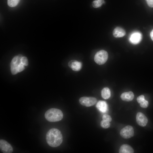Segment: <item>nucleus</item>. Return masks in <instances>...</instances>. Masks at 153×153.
Returning <instances> with one entry per match:
<instances>
[{
  "mask_svg": "<svg viewBox=\"0 0 153 153\" xmlns=\"http://www.w3.org/2000/svg\"><path fill=\"white\" fill-rule=\"evenodd\" d=\"M46 139L48 145L53 147L59 146L63 141V136L61 131L56 128H52L48 131Z\"/></svg>",
  "mask_w": 153,
  "mask_h": 153,
  "instance_id": "f257e3e1",
  "label": "nucleus"
},
{
  "mask_svg": "<svg viewBox=\"0 0 153 153\" xmlns=\"http://www.w3.org/2000/svg\"><path fill=\"white\" fill-rule=\"evenodd\" d=\"M46 119L50 122L60 121L63 117V114L60 109L56 108H51L47 110L44 114Z\"/></svg>",
  "mask_w": 153,
  "mask_h": 153,
  "instance_id": "f03ea898",
  "label": "nucleus"
},
{
  "mask_svg": "<svg viewBox=\"0 0 153 153\" xmlns=\"http://www.w3.org/2000/svg\"><path fill=\"white\" fill-rule=\"evenodd\" d=\"M108 57L107 52L104 50L97 52L95 54L94 60L98 64L101 65L104 64L107 61Z\"/></svg>",
  "mask_w": 153,
  "mask_h": 153,
  "instance_id": "7ed1b4c3",
  "label": "nucleus"
},
{
  "mask_svg": "<svg viewBox=\"0 0 153 153\" xmlns=\"http://www.w3.org/2000/svg\"><path fill=\"white\" fill-rule=\"evenodd\" d=\"M120 134L124 138H130L134 135L133 128L131 126H127L121 129L120 132Z\"/></svg>",
  "mask_w": 153,
  "mask_h": 153,
  "instance_id": "20e7f679",
  "label": "nucleus"
},
{
  "mask_svg": "<svg viewBox=\"0 0 153 153\" xmlns=\"http://www.w3.org/2000/svg\"><path fill=\"white\" fill-rule=\"evenodd\" d=\"M96 102V99L93 97H83L79 99V102L81 105L87 107L94 105Z\"/></svg>",
  "mask_w": 153,
  "mask_h": 153,
  "instance_id": "39448f33",
  "label": "nucleus"
},
{
  "mask_svg": "<svg viewBox=\"0 0 153 153\" xmlns=\"http://www.w3.org/2000/svg\"><path fill=\"white\" fill-rule=\"evenodd\" d=\"M0 148L1 151L4 153H11L13 151L11 144L4 139L0 140Z\"/></svg>",
  "mask_w": 153,
  "mask_h": 153,
  "instance_id": "423d86ee",
  "label": "nucleus"
},
{
  "mask_svg": "<svg viewBox=\"0 0 153 153\" xmlns=\"http://www.w3.org/2000/svg\"><path fill=\"white\" fill-rule=\"evenodd\" d=\"M142 39V35L140 32L136 31L132 33L130 35L129 41L133 44H137L139 43Z\"/></svg>",
  "mask_w": 153,
  "mask_h": 153,
  "instance_id": "0eeeda50",
  "label": "nucleus"
},
{
  "mask_svg": "<svg viewBox=\"0 0 153 153\" xmlns=\"http://www.w3.org/2000/svg\"><path fill=\"white\" fill-rule=\"evenodd\" d=\"M136 121L139 125L142 127H144L148 123V119L143 113L141 112H139L136 115Z\"/></svg>",
  "mask_w": 153,
  "mask_h": 153,
  "instance_id": "6e6552de",
  "label": "nucleus"
},
{
  "mask_svg": "<svg viewBox=\"0 0 153 153\" xmlns=\"http://www.w3.org/2000/svg\"><path fill=\"white\" fill-rule=\"evenodd\" d=\"M69 67L75 71H78L81 69L82 64L81 62L76 60H73L70 61L68 63Z\"/></svg>",
  "mask_w": 153,
  "mask_h": 153,
  "instance_id": "1a4fd4ad",
  "label": "nucleus"
},
{
  "mask_svg": "<svg viewBox=\"0 0 153 153\" xmlns=\"http://www.w3.org/2000/svg\"><path fill=\"white\" fill-rule=\"evenodd\" d=\"M120 97L121 99L124 101H130L133 100L134 97V94L131 91L125 92L122 93Z\"/></svg>",
  "mask_w": 153,
  "mask_h": 153,
  "instance_id": "9d476101",
  "label": "nucleus"
},
{
  "mask_svg": "<svg viewBox=\"0 0 153 153\" xmlns=\"http://www.w3.org/2000/svg\"><path fill=\"white\" fill-rule=\"evenodd\" d=\"M126 34V32L123 28L119 27H116L113 31V36L116 38L122 37Z\"/></svg>",
  "mask_w": 153,
  "mask_h": 153,
  "instance_id": "9b49d317",
  "label": "nucleus"
},
{
  "mask_svg": "<svg viewBox=\"0 0 153 153\" xmlns=\"http://www.w3.org/2000/svg\"><path fill=\"white\" fill-rule=\"evenodd\" d=\"M134 150L133 148L130 145L127 144L122 145L120 148V153H133Z\"/></svg>",
  "mask_w": 153,
  "mask_h": 153,
  "instance_id": "f8f14e48",
  "label": "nucleus"
},
{
  "mask_svg": "<svg viewBox=\"0 0 153 153\" xmlns=\"http://www.w3.org/2000/svg\"><path fill=\"white\" fill-rule=\"evenodd\" d=\"M97 108L101 112H106L107 109V105L105 101H99L96 105Z\"/></svg>",
  "mask_w": 153,
  "mask_h": 153,
  "instance_id": "ddd939ff",
  "label": "nucleus"
},
{
  "mask_svg": "<svg viewBox=\"0 0 153 153\" xmlns=\"http://www.w3.org/2000/svg\"><path fill=\"white\" fill-rule=\"evenodd\" d=\"M101 95L102 97L104 99H109L110 96V91L109 88L105 87L101 91Z\"/></svg>",
  "mask_w": 153,
  "mask_h": 153,
  "instance_id": "4468645a",
  "label": "nucleus"
},
{
  "mask_svg": "<svg viewBox=\"0 0 153 153\" xmlns=\"http://www.w3.org/2000/svg\"><path fill=\"white\" fill-rule=\"evenodd\" d=\"M104 3V0H95L93 1L92 5L94 8H98L101 7Z\"/></svg>",
  "mask_w": 153,
  "mask_h": 153,
  "instance_id": "2eb2a0df",
  "label": "nucleus"
},
{
  "mask_svg": "<svg viewBox=\"0 0 153 153\" xmlns=\"http://www.w3.org/2000/svg\"><path fill=\"white\" fill-rule=\"evenodd\" d=\"M20 1V0H8L7 4L10 7H15L18 4Z\"/></svg>",
  "mask_w": 153,
  "mask_h": 153,
  "instance_id": "dca6fc26",
  "label": "nucleus"
},
{
  "mask_svg": "<svg viewBox=\"0 0 153 153\" xmlns=\"http://www.w3.org/2000/svg\"><path fill=\"white\" fill-rule=\"evenodd\" d=\"M18 64L17 63L11 67V71L12 74L15 75L18 72Z\"/></svg>",
  "mask_w": 153,
  "mask_h": 153,
  "instance_id": "f3484780",
  "label": "nucleus"
},
{
  "mask_svg": "<svg viewBox=\"0 0 153 153\" xmlns=\"http://www.w3.org/2000/svg\"><path fill=\"white\" fill-rule=\"evenodd\" d=\"M101 127L104 128H107L110 126V122L107 121L102 120L101 122Z\"/></svg>",
  "mask_w": 153,
  "mask_h": 153,
  "instance_id": "a211bd4d",
  "label": "nucleus"
},
{
  "mask_svg": "<svg viewBox=\"0 0 153 153\" xmlns=\"http://www.w3.org/2000/svg\"><path fill=\"white\" fill-rule=\"evenodd\" d=\"M148 101L144 100L140 103V106L142 108H146L148 105Z\"/></svg>",
  "mask_w": 153,
  "mask_h": 153,
  "instance_id": "6ab92c4d",
  "label": "nucleus"
},
{
  "mask_svg": "<svg viewBox=\"0 0 153 153\" xmlns=\"http://www.w3.org/2000/svg\"><path fill=\"white\" fill-rule=\"evenodd\" d=\"M21 62L24 65L27 66L28 65V61L27 57H23L21 59Z\"/></svg>",
  "mask_w": 153,
  "mask_h": 153,
  "instance_id": "aec40b11",
  "label": "nucleus"
},
{
  "mask_svg": "<svg viewBox=\"0 0 153 153\" xmlns=\"http://www.w3.org/2000/svg\"><path fill=\"white\" fill-rule=\"evenodd\" d=\"M102 118L103 120H106L110 122L112 120L111 117L109 115L107 114H105L103 115Z\"/></svg>",
  "mask_w": 153,
  "mask_h": 153,
  "instance_id": "412c9836",
  "label": "nucleus"
},
{
  "mask_svg": "<svg viewBox=\"0 0 153 153\" xmlns=\"http://www.w3.org/2000/svg\"><path fill=\"white\" fill-rule=\"evenodd\" d=\"M145 99L143 95H141L137 97V102L138 103L140 104Z\"/></svg>",
  "mask_w": 153,
  "mask_h": 153,
  "instance_id": "4be33fe9",
  "label": "nucleus"
},
{
  "mask_svg": "<svg viewBox=\"0 0 153 153\" xmlns=\"http://www.w3.org/2000/svg\"><path fill=\"white\" fill-rule=\"evenodd\" d=\"M18 56H15L12 59L10 64V67L12 65L16 64L18 61Z\"/></svg>",
  "mask_w": 153,
  "mask_h": 153,
  "instance_id": "5701e85b",
  "label": "nucleus"
},
{
  "mask_svg": "<svg viewBox=\"0 0 153 153\" xmlns=\"http://www.w3.org/2000/svg\"><path fill=\"white\" fill-rule=\"evenodd\" d=\"M21 63L18 65V72L23 71L25 67Z\"/></svg>",
  "mask_w": 153,
  "mask_h": 153,
  "instance_id": "b1692460",
  "label": "nucleus"
},
{
  "mask_svg": "<svg viewBox=\"0 0 153 153\" xmlns=\"http://www.w3.org/2000/svg\"><path fill=\"white\" fill-rule=\"evenodd\" d=\"M148 6L150 7H153V0H145Z\"/></svg>",
  "mask_w": 153,
  "mask_h": 153,
  "instance_id": "393cba45",
  "label": "nucleus"
},
{
  "mask_svg": "<svg viewBox=\"0 0 153 153\" xmlns=\"http://www.w3.org/2000/svg\"><path fill=\"white\" fill-rule=\"evenodd\" d=\"M150 36L151 39L153 41V29L150 32Z\"/></svg>",
  "mask_w": 153,
  "mask_h": 153,
  "instance_id": "a878e982",
  "label": "nucleus"
}]
</instances>
